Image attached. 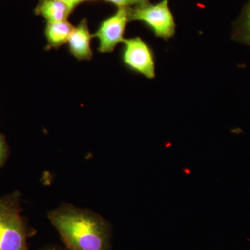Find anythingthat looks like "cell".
Returning a JSON list of instances; mask_svg holds the SVG:
<instances>
[{
  "mask_svg": "<svg viewBox=\"0 0 250 250\" xmlns=\"http://www.w3.org/2000/svg\"><path fill=\"white\" fill-rule=\"evenodd\" d=\"M48 218L69 250H112L111 224L91 210L63 204Z\"/></svg>",
  "mask_w": 250,
  "mask_h": 250,
  "instance_id": "6da1fadb",
  "label": "cell"
},
{
  "mask_svg": "<svg viewBox=\"0 0 250 250\" xmlns=\"http://www.w3.org/2000/svg\"><path fill=\"white\" fill-rule=\"evenodd\" d=\"M32 234L21 215L19 194L0 198V250H29Z\"/></svg>",
  "mask_w": 250,
  "mask_h": 250,
  "instance_id": "7a4b0ae2",
  "label": "cell"
},
{
  "mask_svg": "<svg viewBox=\"0 0 250 250\" xmlns=\"http://www.w3.org/2000/svg\"><path fill=\"white\" fill-rule=\"evenodd\" d=\"M169 0L156 4L147 1L129 8L130 21H139L146 24L158 38L169 40L175 34L176 24Z\"/></svg>",
  "mask_w": 250,
  "mask_h": 250,
  "instance_id": "3957f363",
  "label": "cell"
},
{
  "mask_svg": "<svg viewBox=\"0 0 250 250\" xmlns=\"http://www.w3.org/2000/svg\"><path fill=\"white\" fill-rule=\"evenodd\" d=\"M123 42V63L133 72L147 79H154L155 62L151 47L140 37L125 39Z\"/></svg>",
  "mask_w": 250,
  "mask_h": 250,
  "instance_id": "277c9868",
  "label": "cell"
},
{
  "mask_svg": "<svg viewBox=\"0 0 250 250\" xmlns=\"http://www.w3.org/2000/svg\"><path fill=\"white\" fill-rule=\"evenodd\" d=\"M130 22L129 8H118L111 16L104 20L93 37L99 42L98 51L101 53L113 52L118 44L125 40L124 34Z\"/></svg>",
  "mask_w": 250,
  "mask_h": 250,
  "instance_id": "5b68a950",
  "label": "cell"
},
{
  "mask_svg": "<svg viewBox=\"0 0 250 250\" xmlns=\"http://www.w3.org/2000/svg\"><path fill=\"white\" fill-rule=\"evenodd\" d=\"M93 35L90 34L86 19H83L74 28L67 41L69 52L79 61L90 60L93 57L90 41Z\"/></svg>",
  "mask_w": 250,
  "mask_h": 250,
  "instance_id": "8992f818",
  "label": "cell"
},
{
  "mask_svg": "<svg viewBox=\"0 0 250 250\" xmlns=\"http://www.w3.org/2000/svg\"><path fill=\"white\" fill-rule=\"evenodd\" d=\"M72 10L61 0H39L34 12L47 22L67 21Z\"/></svg>",
  "mask_w": 250,
  "mask_h": 250,
  "instance_id": "52a82bcc",
  "label": "cell"
},
{
  "mask_svg": "<svg viewBox=\"0 0 250 250\" xmlns=\"http://www.w3.org/2000/svg\"><path fill=\"white\" fill-rule=\"evenodd\" d=\"M74 28L67 21L47 22L45 29L47 49H58L66 43Z\"/></svg>",
  "mask_w": 250,
  "mask_h": 250,
  "instance_id": "ba28073f",
  "label": "cell"
},
{
  "mask_svg": "<svg viewBox=\"0 0 250 250\" xmlns=\"http://www.w3.org/2000/svg\"><path fill=\"white\" fill-rule=\"evenodd\" d=\"M232 39L250 47V0L243 6L233 24Z\"/></svg>",
  "mask_w": 250,
  "mask_h": 250,
  "instance_id": "9c48e42d",
  "label": "cell"
},
{
  "mask_svg": "<svg viewBox=\"0 0 250 250\" xmlns=\"http://www.w3.org/2000/svg\"><path fill=\"white\" fill-rule=\"evenodd\" d=\"M88 1V0H87ZM106 2L111 3L118 8H130L145 4L149 1V0H103Z\"/></svg>",
  "mask_w": 250,
  "mask_h": 250,
  "instance_id": "30bf717a",
  "label": "cell"
},
{
  "mask_svg": "<svg viewBox=\"0 0 250 250\" xmlns=\"http://www.w3.org/2000/svg\"><path fill=\"white\" fill-rule=\"evenodd\" d=\"M7 156V146L2 134H0V167L3 165Z\"/></svg>",
  "mask_w": 250,
  "mask_h": 250,
  "instance_id": "8fae6325",
  "label": "cell"
},
{
  "mask_svg": "<svg viewBox=\"0 0 250 250\" xmlns=\"http://www.w3.org/2000/svg\"><path fill=\"white\" fill-rule=\"evenodd\" d=\"M61 1L68 5L72 10H74L78 5L82 4V2H84L87 0H61Z\"/></svg>",
  "mask_w": 250,
  "mask_h": 250,
  "instance_id": "7c38bea8",
  "label": "cell"
},
{
  "mask_svg": "<svg viewBox=\"0 0 250 250\" xmlns=\"http://www.w3.org/2000/svg\"><path fill=\"white\" fill-rule=\"evenodd\" d=\"M41 250H62L57 246H49Z\"/></svg>",
  "mask_w": 250,
  "mask_h": 250,
  "instance_id": "4fadbf2b",
  "label": "cell"
}]
</instances>
